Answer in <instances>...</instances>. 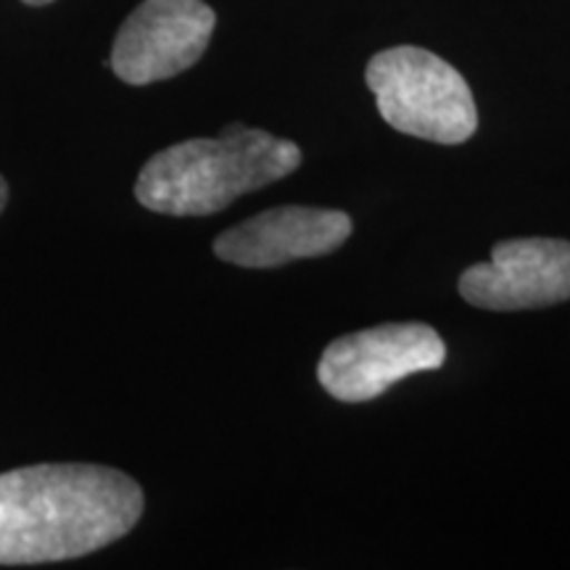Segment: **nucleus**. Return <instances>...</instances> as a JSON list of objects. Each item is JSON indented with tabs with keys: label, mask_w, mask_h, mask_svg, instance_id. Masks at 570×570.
<instances>
[{
	"label": "nucleus",
	"mask_w": 570,
	"mask_h": 570,
	"mask_svg": "<svg viewBox=\"0 0 570 570\" xmlns=\"http://www.w3.org/2000/svg\"><path fill=\"white\" fill-rule=\"evenodd\" d=\"M444 341L425 323H386L333 341L320 356L317 381L338 402L360 404L386 394L407 375L439 370Z\"/></svg>",
	"instance_id": "4"
},
{
	"label": "nucleus",
	"mask_w": 570,
	"mask_h": 570,
	"mask_svg": "<svg viewBox=\"0 0 570 570\" xmlns=\"http://www.w3.org/2000/svg\"><path fill=\"white\" fill-rule=\"evenodd\" d=\"M365 80L381 117L399 132L460 146L479 130V109L465 77L425 48L399 46L375 53Z\"/></svg>",
	"instance_id": "3"
},
{
	"label": "nucleus",
	"mask_w": 570,
	"mask_h": 570,
	"mask_svg": "<svg viewBox=\"0 0 570 570\" xmlns=\"http://www.w3.org/2000/svg\"><path fill=\"white\" fill-rule=\"evenodd\" d=\"M354 230L352 217L338 209L277 206L219 233L214 254L246 269L283 267L296 259L333 254Z\"/></svg>",
	"instance_id": "7"
},
{
	"label": "nucleus",
	"mask_w": 570,
	"mask_h": 570,
	"mask_svg": "<svg viewBox=\"0 0 570 570\" xmlns=\"http://www.w3.org/2000/svg\"><path fill=\"white\" fill-rule=\"evenodd\" d=\"M146 508L122 470L53 462L0 473V566L85 558L130 533Z\"/></svg>",
	"instance_id": "1"
},
{
	"label": "nucleus",
	"mask_w": 570,
	"mask_h": 570,
	"mask_svg": "<svg viewBox=\"0 0 570 570\" xmlns=\"http://www.w3.org/2000/svg\"><path fill=\"white\" fill-rule=\"evenodd\" d=\"M302 159L296 142L227 125L217 138H190L154 154L142 164L135 198L156 214L206 217L296 173Z\"/></svg>",
	"instance_id": "2"
},
{
	"label": "nucleus",
	"mask_w": 570,
	"mask_h": 570,
	"mask_svg": "<svg viewBox=\"0 0 570 570\" xmlns=\"http://www.w3.org/2000/svg\"><path fill=\"white\" fill-rule=\"evenodd\" d=\"M21 3L35 6V9H38V6H48V3H53V0H21Z\"/></svg>",
	"instance_id": "9"
},
{
	"label": "nucleus",
	"mask_w": 570,
	"mask_h": 570,
	"mask_svg": "<svg viewBox=\"0 0 570 570\" xmlns=\"http://www.w3.org/2000/svg\"><path fill=\"white\" fill-rule=\"evenodd\" d=\"M214 27L217 17L204 0H142L114 40V75L127 85L183 75L209 48Z\"/></svg>",
	"instance_id": "5"
},
{
	"label": "nucleus",
	"mask_w": 570,
	"mask_h": 570,
	"mask_svg": "<svg viewBox=\"0 0 570 570\" xmlns=\"http://www.w3.org/2000/svg\"><path fill=\"white\" fill-rule=\"evenodd\" d=\"M460 296L491 312H523L570 298V240L510 238L491 248V262L460 275Z\"/></svg>",
	"instance_id": "6"
},
{
	"label": "nucleus",
	"mask_w": 570,
	"mask_h": 570,
	"mask_svg": "<svg viewBox=\"0 0 570 570\" xmlns=\"http://www.w3.org/2000/svg\"><path fill=\"white\" fill-rule=\"evenodd\" d=\"M6 204H9V185H6L3 175H0V212L6 209Z\"/></svg>",
	"instance_id": "8"
}]
</instances>
